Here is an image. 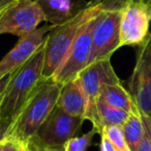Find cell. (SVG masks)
Returning a JSON list of instances; mask_svg holds the SVG:
<instances>
[{
  "instance_id": "cell-1",
  "label": "cell",
  "mask_w": 151,
  "mask_h": 151,
  "mask_svg": "<svg viewBox=\"0 0 151 151\" xmlns=\"http://www.w3.org/2000/svg\"><path fill=\"white\" fill-rule=\"evenodd\" d=\"M61 86L53 77L44 78L12 123L6 140L27 145L55 109Z\"/></svg>"
},
{
  "instance_id": "cell-2",
  "label": "cell",
  "mask_w": 151,
  "mask_h": 151,
  "mask_svg": "<svg viewBox=\"0 0 151 151\" xmlns=\"http://www.w3.org/2000/svg\"><path fill=\"white\" fill-rule=\"evenodd\" d=\"M45 42L21 67L12 73L6 87L0 95V117L13 123L21 109L42 79Z\"/></svg>"
},
{
  "instance_id": "cell-3",
  "label": "cell",
  "mask_w": 151,
  "mask_h": 151,
  "mask_svg": "<svg viewBox=\"0 0 151 151\" xmlns=\"http://www.w3.org/2000/svg\"><path fill=\"white\" fill-rule=\"evenodd\" d=\"M132 0H97L99 12L92 30L91 62L111 59L120 47V22L124 7Z\"/></svg>"
},
{
  "instance_id": "cell-4",
  "label": "cell",
  "mask_w": 151,
  "mask_h": 151,
  "mask_svg": "<svg viewBox=\"0 0 151 151\" xmlns=\"http://www.w3.org/2000/svg\"><path fill=\"white\" fill-rule=\"evenodd\" d=\"M95 7V1L92 0L79 15L65 23L55 26L48 33L45 40L44 78H50L56 73L68 54L80 28L93 14Z\"/></svg>"
},
{
  "instance_id": "cell-5",
  "label": "cell",
  "mask_w": 151,
  "mask_h": 151,
  "mask_svg": "<svg viewBox=\"0 0 151 151\" xmlns=\"http://www.w3.org/2000/svg\"><path fill=\"white\" fill-rule=\"evenodd\" d=\"M84 121L85 118L71 116L60 108L55 107L26 146L30 151L64 150V145L76 137Z\"/></svg>"
},
{
  "instance_id": "cell-6",
  "label": "cell",
  "mask_w": 151,
  "mask_h": 151,
  "mask_svg": "<svg viewBox=\"0 0 151 151\" xmlns=\"http://www.w3.org/2000/svg\"><path fill=\"white\" fill-rule=\"evenodd\" d=\"M76 80L80 85L87 101L85 119L92 123V128L101 136L104 127L97 114V99L104 87L107 85L119 84L121 81L112 66L111 59H101L90 63L79 73Z\"/></svg>"
},
{
  "instance_id": "cell-7",
  "label": "cell",
  "mask_w": 151,
  "mask_h": 151,
  "mask_svg": "<svg viewBox=\"0 0 151 151\" xmlns=\"http://www.w3.org/2000/svg\"><path fill=\"white\" fill-rule=\"evenodd\" d=\"M96 7L93 14L86 20L79 30L77 37L69 50L64 61L56 71L53 78L61 87L66 83L75 80L78 75L85 69L91 62L92 55V30L94 18L99 12V2L94 0Z\"/></svg>"
},
{
  "instance_id": "cell-8",
  "label": "cell",
  "mask_w": 151,
  "mask_h": 151,
  "mask_svg": "<svg viewBox=\"0 0 151 151\" xmlns=\"http://www.w3.org/2000/svg\"><path fill=\"white\" fill-rule=\"evenodd\" d=\"M42 22L46 19L35 0H17L0 15V35L21 37L37 29Z\"/></svg>"
},
{
  "instance_id": "cell-9",
  "label": "cell",
  "mask_w": 151,
  "mask_h": 151,
  "mask_svg": "<svg viewBox=\"0 0 151 151\" xmlns=\"http://www.w3.org/2000/svg\"><path fill=\"white\" fill-rule=\"evenodd\" d=\"M128 87L139 112L151 118V32L140 46Z\"/></svg>"
},
{
  "instance_id": "cell-10",
  "label": "cell",
  "mask_w": 151,
  "mask_h": 151,
  "mask_svg": "<svg viewBox=\"0 0 151 151\" xmlns=\"http://www.w3.org/2000/svg\"><path fill=\"white\" fill-rule=\"evenodd\" d=\"M151 4L132 0L122 12L120 22V47L141 46L150 34Z\"/></svg>"
},
{
  "instance_id": "cell-11",
  "label": "cell",
  "mask_w": 151,
  "mask_h": 151,
  "mask_svg": "<svg viewBox=\"0 0 151 151\" xmlns=\"http://www.w3.org/2000/svg\"><path fill=\"white\" fill-rule=\"evenodd\" d=\"M54 27V25H44L19 37L17 45L0 60V78L14 73L25 64L42 47L46 36Z\"/></svg>"
},
{
  "instance_id": "cell-12",
  "label": "cell",
  "mask_w": 151,
  "mask_h": 151,
  "mask_svg": "<svg viewBox=\"0 0 151 151\" xmlns=\"http://www.w3.org/2000/svg\"><path fill=\"white\" fill-rule=\"evenodd\" d=\"M42 11L46 22L51 25H60L83 12L90 1L85 0H35Z\"/></svg>"
},
{
  "instance_id": "cell-13",
  "label": "cell",
  "mask_w": 151,
  "mask_h": 151,
  "mask_svg": "<svg viewBox=\"0 0 151 151\" xmlns=\"http://www.w3.org/2000/svg\"><path fill=\"white\" fill-rule=\"evenodd\" d=\"M56 107L71 116L85 118L87 101L76 79L61 87Z\"/></svg>"
},
{
  "instance_id": "cell-14",
  "label": "cell",
  "mask_w": 151,
  "mask_h": 151,
  "mask_svg": "<svg viewBox=\"0 0 151 151\" xmlns=\"http://www.w3.org/2000/svg\"><path fill=\"white\" fill-rule=\"evenodd\" d=\"M99 99L107 103L108 105L120 109L122 111H125L127 113L138 111V108L132 95L122 86L121 83L105 86L101 89Z\"/></svg>"
},
{
  "instance_id": "cell-15",
  "label": "cell",
  "mask_w": 151,
  "mask_h": 151,
  "mask_svg": "<svg viewBox=\"0 0 151 151\" xmlns=\"http://www.w3.org/2000/svg\"><path fill=\"white\" fill-rule=\"evenodd\" d=\"M121 127L129 150L136 151L139 143L144 136V124L139 110L129 113L127 119Z\"/></svg>"
},
{
  "instance_id": "cell-16",
  "label": "cell",
  "mask_w": 151,
  "mask_h": 151,
  "mask_svg": "<svg viewBox=\"0 0 151 151\" xmlns=\"http://www.w3.org/2000/svg\"><path fill=\"white\" fill-rule=\"evenodd\" d=\"M96 109L99 121L103 127L112 125L122 126L129 115V113L127 112L112 107L99 99H97Z\"/></svg>"
},
{
  "instance_id": "cell-17",
  "label": "cell",
  "mask_w": 151,
  "mask_h": 151,
  "mask_svg": "<svg viewBox=\"0 0 151 151\" xmlns=\"http://www.w3.org/2000/svg\"><path fill=\"white\" fill-rule=\"evenodd\" d=\"M95 134H97L94 128L80 137H73L67 141L64 145V151H86L92 143Z\"/></svg>"
},
{
  "instance_id": "cell-18",
  "label": "cell",
  "mask_w": 151,
  "mask_h": 151,
  "mask_svg": "<svg viewBox=\"0 0 151 151\" xmlns=\"http://www.w3.org/2000/svg\"><path fill=\"white\" fill-rule=\"evenodd\" d=\"M101 134H104L111 141V143L117 149V151H130L125 141V138H124L121 126H106V127H104Z\"/></svg>"
},
{
  "instance_id": "cell-19",
  "label": "cell",
  "mask_w": 151,
  "mask_h": 151,
  "mask_svg": "<svg viewBox=\"0 0 151 151\" xmlns=\"http://www.w3.org/2000/svg\"><path fill=\"white\" fill-rule=\"evenodd\" d=\"M141 116L144 124V136L139 143L136 151H151V119L143 114H141Z\"/></svg>"
},
{
  "instance_id": "cell-20",
  "label": "cell",
  "mask_w": 151,
  "mask_h": 151,
  "mask_svg": "<svg viewBox=\"0 0 151 151\" xmlns=\"http://www.w3.org/2000/svg\"><path fill=\"white\" fill-rule=\"evenodd\" d=\"M11 125L12 124L9 121H6V120L2 119V118L0 117V143L6 141Z\"/></svg>"
},
{
  "instance_id": "cell-21",
  "label": "cell",
  "mask_w": 151,
  "mask_h": 151,
  "mask_svg": "<svg viewBox=\"0 0 151 151\" xmlns=\"http://www.w3.org/2000/svg\"><path fill=\"white\" fill-rule=\"evenodd\" d=\"M101 151H117V149L114 147L111 141L107 138L104 134H101V145H99Z\"/></svg>"
},
{
  "instance_id": "cell-22",
  "label": "cell",
  "mask_w": 151,
  "mask_h": 151,
  "mask_svg": "<svg viewBox=\"0 0 151 151\" xmlns=\"http://www.w3.org/2000/svg\"><path fill=\"white\" fill-rule=\"evenodd\" d=\"M18 147H19V144H17L16 142L6 140L1 143L0 151H18Z\"/></svg>"
},
{
  "instance_id": "cell-23",
  "label": "cell",
  "mask_w": 151,
  "mask_h": 151,
  "mask_svg": "<svg viewBox=\"0 0 151 151\" xmlns=\"http://www.w3.org/2000/svg\"><path fill=\"white\" fill-rule=\"evenodd\" d=\"M11 76H12V73H9V75H6V76H4V77H1V78H0V95H1V93L3 92V90H4L5 87H6L9 79H11Z\"/></svg>"
},
{
  "instance_id": "cell-24",
  "label": "cell",
  "mask_w": 151,
  "mask_h": 151,
  "mask_svg": "<svg viewBox=\"0 0 151 151\" xmlns=\"http://www.w3.org/2000/svg\"><path fill=\"white\" fill-rule=\"evenodd\" d=\"M15 1H17V0H0V14H2Z\"/></svg>"
},
{
  "instance_id": "cell-25",
  "label": "cell",
  "mask_w": 151,
  "mask_h": 151,
  "mask_svg": "<svg viewBox=\"0 0 151 151\" xmlns=\"http://www.w3.org/2000/svg\"><path fill=\"white\" fill-rule=\"evenodd\" d=\"M18 151H29L27 148V146L23 144H19V147H18Z\"/></svg>"
},
{
  "instance_id": "cell-26",
  "label": "cell",
  "mask_w": 151,
  "mask_h": 151,
  "mask_svg": "<svg viewBox=\"0 0 151 151\" xmlns=\"http://www.w3.org/2000/svg\"><path fill=\"white\" fill-rule=\"evenodd\" d=\"M47 151H64V150H61V149H50V150H47Z\"/></svg>"
},
{
  "instance_id": "cell-27",
  "label": "cell",
  "mask_w": 151,
  "mask_h": 151,
  "mask_svg": "<svg viewBox=\"0 0 151 151\" xmlns=\"http://www.w3.org/2000/svg\"><path fill=\"white\" fill-rule=\"evenodd\" d=\"M145 1H147V2L150 3V4H151V0H145Z\"/></svg>"
},
{
  "instance_id": "cell-28",
  "label": "cell",
  "mask_w": 151,
  "mask_h": 151,
  "mask_svg": "<svg viewBox=\"0 0 151 151\" xmlns=\"http://www.w3.org/2000/svg\"><path fill=\"white\" fill-rule=\"evenodd\" d=\"M140 1H144V0H140Z\"/></svg>"
},
{
  "instance_id": "cell-29",
  "label": "cell",
  "mask_w": 151,
  "mask_h": 151,
  "mask_svg": "<svg viewBox=\"0 0 151 151\" xmlns=\"http://www.w3.org/2000/svg\"><path fill=\"white\" fill-rule=\"evenodd\" d=\"M0 146H1V143H0Z\"/></svg>"
},
{
  "instance_id": "cell-30",
  "label": "cell",
  "mask_w": 151,
  "mask_h": 151,
  "mask_svg": "<svg viewBox=\"0 0 151 151\" xmlns=\"http://www.w3.org/2000/svg\"><path fill=\"white\" fill-rule=\"evenodd\" d=\"M0 15H1V14H0Z\"/></svg>"
},
{
  "instance_id": "cell-31",
  "label": "cell",
  "mask_w": 151,
  "mask_h": 151,
  "mask_svg": "<svg viewBox=\"0 0 151 151\" xmlns=\"http://www.w3.org/2000/svg\"><path fill=\"white\" fill-rule=\"evenodd\" d=\"M150 119H151V118H150Z\"/></svg>"
},
{
  "instance_id": "cell-32",
  "label": "cell",
  "mask_w": 151,
  "mask_h": 151,
  "mask_svg": "<svg viewBox=\"0 0 151 151\" xmlns=\"http://www.w3.org/2000/svg\"><path fill=\"white\" fill-rule=\"evenodd\" d=\"M29 151H30V150H29Z\"/></svg>"
}]
</instances>
